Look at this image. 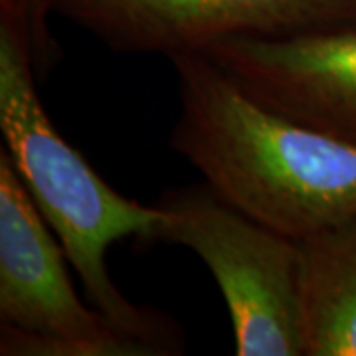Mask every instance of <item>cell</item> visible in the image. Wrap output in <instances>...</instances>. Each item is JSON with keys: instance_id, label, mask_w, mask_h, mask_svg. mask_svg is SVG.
<instances>
[{"instance_id": "cell-5", "label": "cell", "mask_w": 356, "mask_h": 356, "mask_svg": "<svg viewBox=\"0 0 356 356\" xmlns=\"http://www.w3.org/2000/svg\"><path fill=\"white\" fill-rule=\"evenodd\" d=\"M56 13L111 50L166 58L238 36L356 28V0H58Z\"/></svg>"}, {"instance_id": "cell-8", "label": "cell", "mask_w": 356, "mask_h": 356, "mask_svg": "<svg viewBox=\"0 0 356 356\" xmlns=\"http://www.w3.org/2000/svg\"><path fill=\"white\" fill-rule=\"evenodd\" d=\"M58 0H0V20L13 24L26 42L36 72L44 77L58 62V42L50 32L48 18Z\"/></svg>"}, {"instance_id": "cell-7", "label": "cell", "mask_w": 356, "mask_h": 356, "mask_svg": "<svg viewBox=\"0 0 356 356\" xmlns=\"http://www.w3.org/2000/svg\"><path fill=\"white\" fill-rule=\"evenodd\" d=\"M299 245L305 356H356V218Z\"/></svg>"}, {"instance_id": "cell-6", "label": "cell", "mask_w": 356, "mask_h": 356, "mask_svg": "<svg viewBox=\"0 0 356 356\" xmlns=\"http://www.w3.org/2000/svg\"><path fill=\"white\" fill-rule=\"evenodd\" d=\"M202 54L267 109L356 145V28L238 36Z\"/></svg>"}, {"instance_id": "cell-3", "label": "cell", "mask_w": 356, "mask_h": 356, "mask_svg": "<svg viewBox=\"0 0 356 356\" xmlns=\"http://www.w3.org/2000/svg\"><path fill=\"white\" fill-rule=\"evenodd\" d=\"M163 242L192 250L228 307L238 356H305L301 332V245L222 200L206 182L159 200Z\"/></svg>"}, {"instance_id": "cell-1", "label": "cell", "mask_w": 356, "mask_h": 356, "mask_svg": "<svg viewBox=\"0 0 356 356\" xmlns=\"http://www.w3.org/2000/svg\"><path fill=\"white\" fill-rule=\"evenodd\" d=\"M170 62V145L222 200L297 242L356 218V145L267 109L202 51Z\"/></svg>"}, {"instance_id": "cell-2", "label": "cell", "mask_w": 356, "mask_h": 356, "mask_svg": "<svg viewBox=\"0 0 356 356\" xmlns=\"http://www.w3.org/2000/svg\"><path fill=\"white\" fill-rule=\"evenodd\" d=\"M38 72L18 30L0 20L2 149L81 281L88 301L149 356L178 355L180 332L153 309L131 303L109 273V248L129 238L163 242L168 214L133 200L103 180L51 123Z\"/></svg>"}, {"instance_id": "cell-4", "label": "cell", "mask_w": 356, "mask_h": 356, "mask_svg": "<svg viewBox=\"0 0 356 356\" xmlns=\"http://www.w3.org/2000/svg\"><path fill=\"white\" fill-rule=\"evenodd\" d=\"M62 243L0 149V353L4 356H149L86 305Z\"/></svg>"}]
</instances>
